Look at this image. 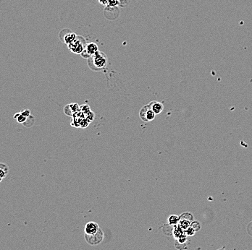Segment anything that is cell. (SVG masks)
<instances>
[{
	"label": "cell",
	"mask_w": 252,
	"mask_h": 250,
	"mask_svg": "<svg viewBox=\"0 0 252 250\" xmlns=\"http://www.w3.org/2000/svg\"><path fill=\"white\" fill-rule=\"evenodd\" d=\"M85 235L88 243L91 245H98L103 239V232L94 222H89L86 225Z\"/></svg>",
	"instance_id": "cell-1"
},
{
	"label": "cell",
	"mask_w": 252,
	"mask_h": 250,
	"mask_svg": "<svg viewBox=\"0 0 252 250\" xmlns=\"http://www.w3.org/2000/svg\"><path fill=\"white\" fill-rule=\"evenodd\" d=\"M91 59H92L93 66L97 69H103L107 66V56L100 51H98L93 56H91Z\"/></svg>",
	"instance_id": "cell-2"
},
{
	"label": "cell",
	"mask_w": 252,
	"mask_h": 250,
	"mask_svg": "<svg viewBox=\"0 0 252 250\" xmlns=\"http://www.w3.org/2000/svg\"><path fill=\"white\" fill-rule=\"evenodd\" d=\"M139 116L141 120L145 122H149L153 121L155 119L156 114L152 110L151 107H150L149 103L141 109L139 111Z\"/></svg>",
	"instance_id": "cell-3"
},
{
	"label": "cell",
	"mask_w": 252,
	"mask_h": 250,
	"mask_svg": "<svg viewBox=\"0 0 252 250\" xmlns=\"http://www.w3.org/2000/svg\"><path fill=\"white\" fill-rule=\"evenodd\" d=\"M68 48L74 54H82L85 49L86 44L79 38H76L71 44H68Z\"/></svg>",
	"instance_id": "cell-4"
},
{
	"label": "cell",
	"mask_w": 252,
	"mask_h": 250,
	"mask_svg": "<svg viewBox=\"0 0 252 250\" xmlns=\"http://www.w3.org/2000/svg\"><path fill=\"white\" fill-rule=\"evenodd\" d=\"M99 51L98 46H97V44L93 42L89 43V44H86V47L85 49L82 53V56L83 58H89L91 57V56H93L96 52H97Z\"/></svg>",
	"instance_id": "cell-5"
},
{
	"label": "cell",
	"mask_w": 252,
	"mask_h": 250,
	"mask_svg": "<svg viewBox=\"0 0 252 250\" xmlns=\"http://www.w3.org/2000/svg\"><path fill=\"white\" fill-rule=\"evenodd\" d=\"M80 111V106L77 103H70L64 107V111L68 116H73Z\"/></svg>",
	"instance_id": "cell-6"
},
{
	"label": "cell",
	"mask_w": 252,
	"mask_h": 250,
	"mask_svg": "<svg viewBox=\"0 0 252 250\" xmlns=\"http://www.w3.org/2000/svg\"><path fill=\"white\" fill-rule=\"evenodd\" d=\"M149 105L152 110L154 111V114L156 115L159 114L160 113H162V111L164 109V105L161 102H159V101H152L151 103H149Z\"/></svg>",
	"instance_id": "cell-7"
},
{
	"label": "cell",
	"mask_w": 252,
	"mask_h": 250,
	"mask_svg": "<svg viewBox=\"0 0 252 250\" xmlns=\"http://www.w3.org/2000/svg\"><path fill=\"white\" fill-rule=\"evenodd\" d=\"M9 173V167L7 164L0 163V177L5 179Z\"/></svg>",
	"instance_id": "cell-8"
},
{
	"label": "cell",
	"mask_w": 252,
	"mask_h": 250,
	"mask_svg": "<svg viewBox=\"0 0 252 250\" xmlns=\"http://www.w3.org/2000/svg\"><path fill=\"white\" fill-rule=\"evenodd\" d=\"M76 38H77V36H76L75 34H74V33H70V34H66L65 36H64V42L66 44L68 45L74 41Z\"/></svg>",
	"instance_id": "cell-9"
},
{
	"label": "cell",
	"mask_w": 252,
	"mask_h": 250,
	"mask_svg": "<svg viewBox=\"0 0 252 250\" xmlns=\"http://www.w3.org/2000/svg\"><path fill=\"white\" fill-rule=\"evenodd\" d=\"M13 118H14L17 122L20 123V124H25V122L27 121V120H28V118L25 117V116H23V114H21L20 112L16 113V114L14 115V116H13Z\"/></svg>",
	"instance_id": "cell-10"
},
{
	"label": "cell",
	"mask_w": 252,
	"mask_h": 250,
	"mask_svg": "<svg viewBox=\"0 0 252 250\" xmlns=\"http://www.w3.org/2000/svg\"><path fill=\"white\" fill-rule=\"evenodd\" d=\"M177 221H178V217L177 216L173 215V216H171L170 217L169 222L170 224H176Z\"/></svg>",
	"instance_id": "cell-11"
},
{
	"label": "cell",
	"mask_w": 252,
	"mask_h": 250,
	"mask_svg": "<svg viewBox=\"0 0 252 250\" xmlns=\"http://www.w3.org/2000/svg\"><path fill=\"white\" fill-rule=\"evenodd\" d=\"M21 114H23V116H25L27 118L31 116V111L29 109H25V110H23L20 111Z\"/></svg>",
	"instance_id": "cell-12"
},
{
	"label": "cell",
	"mask_w": 252,
	"mask_h": 250,
	"mask_svg": "<svg viewBox=\"0 0 252 250\" xmlns=\"http://www.w3.org/2000/svg\"><path fill=\"white\" fill-rule=\"evenodd\" d=\"M119 4V2L118 0H109L108 1V5L109 6H110V7H115V6H117Z\"/></svg>",
	"instance_id": "cell-13"
},
{
	"label": "cell",
	"mask_w": 252,
	"mask_h": 250,
	"mask_svg": "<svg viewBox=\"0 0 252 250\" xmlns=\"http://www.w3.org/2000/svg\"><path fill=\"white\" fill-rule=\"evenodd\" d=\"M194 223V224H193L192 227H193V229L195 230V231H198V230L200 229V226H199V223L195 222V223Z\"/></svg>",
	"instance_id": "cell-14"
},
{
	"label": "cell",
	"mask_w": 252,
	"mask_h": 250,
	"mask_svg": "<svg viewBox=\"0 0 252 250\" xmlns=\"http://www.w3.org/2000/svg\"><path fill=\"white\" fill-rule=\"evenodd\" d=\"M182 223V224H181V226H182V227L183 228H188V226H189V222L187 221V220H184V221L181 222Z\"/></svg>",
	"instance_id": "cell-15"
},
{
	"label": "cell",
	"mask_w": 252,
	"mask_h": 250,
	"mask_svg": "<svg viewBox=\"0 0 252 250\" xmlns=\"http://www.w3.org/2000/svg\"><path fill=\"white\" fill-rule=\"evenodd\" d=\"M187 232H188V235L192 236L195 233V230L193 229V228H188V231H187Z\"/></svg>",
	"instance_id": "cell-16"
},
{
	"label": "cell",
	"mask_w": 252,
	"mask_h": 250,
	"mask_svg": "<svg viewBox=\"0 0 252 250\" xmlns=\"http://www.w3.org/2000/svg\"><path fill=\"white\" fill-rule=\"evenodd\" d=\"M99 2V3L101 4V5H107V4H108V1L109 0H98Z\"/></svg>",
	"instance_id": "cell-17"
},
{
	"label": "cell",
	"mask_w": 252,
	"mask_h": 250,
	"mask_svg": "<svg viewBox=\"0 0 252 250\" xmlns=\"http://www.w3.org/2000/svg\"><path fill=\"white\" fill-rule=\"evenodd\" d=\"M248 228H252V222H251V223H250V224H249V226H248ZM251 231H252V229H250V230H248V231H251ZM251 234V236H252V232H251V234Z\"/></svg>",
	"instance_id": "cell-18"
},
{
	"label": "cell",
	"mask_w": 252,
	"mask_h": 250,
	"mask_svg": "<svg viewBox=\"0 0 252 250\" xmlns=\"http://www.w3.org/2000/svg\"><path fill=\"white\" fill-rule=\"evenodd\" d=\"M2 179H2V178H1V177H0V182H1V181H2Z\"/></svg>",
	"instance_id": "cell-19"
},
{
	"label": "cell",
	"mask_w": 252,
	"mask_h": 250,
	"mask_svg": "<svg viewBox=\"0 0 252 250\" xmlns=\"http://www.w3.org/2000/svg\"><path fill=\"white\" fill-rule=\"evenodd\" d=\"M220 250H223V249H220Z\"/></svg>",
	"instance_id": "cell-20"
}]
</instances>
